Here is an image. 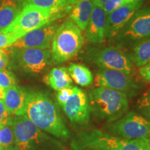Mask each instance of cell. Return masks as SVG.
Returning a JSON list of instances; mask_svg holds the SVG:
<instances>
[{
    "label": "cell",
    "mask_w": 150,
    "mask_h": 150,
    "mask_svg": "<svg viewBox=\"0 0 150 150\" xmlns=\"http://www.w3.org/2000/svg\"><path fill=\"white\" fill-rule=\"evenodd\" d=\"M24 115L41 130L60 140H68L67 128L57 104L45 93L27 91Z\"/></svg>",
    "instance_id": "cell-1"
},
{
    "label": "cell",
    "mask_w": 150,
    "mask_h": 150,
    "mask_svg": "<svg viewBox=\"0 0 150 150\" xmlns=\"http://www.w3.org/2000/svg\"><path fill=\"white\" fill-rule=\"evenodd\" d=\"M72 150H148L149 138L126 140L99 129L79 131L71 141Z\"/></svg>",
    "instance_id": "cell-2"
},
{
    "label": "cell",
    "mask_w": 150,
    "mask_h": 150,
    "mask_svg": "<svg viewBox=\"0 0 150 150\" xmlns=\"http://www.w3.org/2000/svg\"><path fill=\"white\" fill-rule=\"evenodd\" d=\"M88 97L91 114L97 120L107 124L123 117L129 109L127 95L115 90L97 87Z\"/></svg>",
    "instance_id": "cell-3"
},
{
    "label": "cell",
    "mask_w": 150,
    "mask_h": 150,
    "mask_svg": "<svg viewBox=\"0 0 150 150\" xmlns=\"http://www.w3.org/2000/svg\"><path fill=\"white\" fill-rule=\"evenodd\" d=\"M12 126L19 150H67L59 140L38 128L25 115L13 117Z\"/></svg>",
    "instance_id": "cell-4"
},
{
    "label": "cell",
    "mask_w": 150,
    "mask_h": 150,
    "mask_svg": "<svg viewBox=\"0 0 150 150\" xmlns=\"http://www.w3.org/2000/svg\"><path fill=\"white\" fill-rule=\"evenodd\" d=\"M81 30L70 18L63 22L56 29L52 42V61L60 64L72 59L83 46Z\"/></svg>",
    "instance_id": "cell-5"
},
{
    "label": "cell",
    "mask_w": 150,
    "mask_h": 150,
    "mask_svg": "<svg viewBox=\"0 0 150 150\" xmlns=\"http://www.w3.org/2000/svg\"><path fill=\"white\" fill-rule=\"evenodd\" d=\"M67 13L69 11L66 10H50L26 6L22 8L14 22L2 31L10 34L16 41L33 29L59 20Z\"/></svg>",
    "instance_id": "cell-6"
},
{
    "label": "cell",
    "mask_w": 150,
    "mask_h": 150,
    "mask_svg": "<svg viewBox=\"0 0 150 150\" xmlns=\"http://www.w3.org/2000/svg\"><path fill=\"white\" fill-rule=\"evenodd\" d=\"M8 48L11 66L20 67L24 72L30 74L42 73L52 60L50 49L16 48L12 47Z\"/></svg>",
    "instance_id": "cell-7"
},
{
    "label": "cell",
    "mask_w": 150,
    "mask_h": 150,
    "mask_svg": "<svg viewBox=\"0 0 150 150\" xmlns=\"http://www.w3.org/2000/svg\"><path fill=\"white\" fill-rule=\"evenodd\" d=\"M104 130L126 140L149 138L150 122L139 113L129 112L117 120L107 124Z\"/></svg>",
    "instance_id": "cell-8"
},
{
    "label": "cell",
    "mask_w": 150,
    "mask_h": 150,
    "mask_svg": "<svg viewBox=\"0 0 150 150\" xmlns=\"http://www.w3.org/2000/svg\"><path fill=\"white\" fill-rule=\"evenodd\" d=\"M95 83L97 87L106 88L134 97L139 91V86L128 75L121 71L110 69H99L96 73Z\"/></svg>",
    "instance_id": "cell-9"
},
{
    "label": "cell",
    "mask_w": 150,
    "mask_h": 150,
    "mask_svg": "<svg viewBox=\"0 0 150 150\" xmlns=\"http://www.w3.org/2000/svg\"><path fill=\"white\" fill-rule=\"evenodd\" d=\"M125 42H139L150 38V7L139 9L117 35Z\"/></svg>",
    "instance_id": "cell-10"
},
{
    "label": "cell",
    "mask_w": 150,
    "mask_h": 150,
    "mask_svg": "<svg viewBox=\"0 0 150 150\" xmlns=\"http://www.w3.org/2000/svg\"><path fill=\"white\" fill-rule=\"evenodd\" d=\"M61 106L72 124L83 126L88 123L91 117L88 97L83 90L75 86L72 95Z\"/></svg>",
    "instance_id": "cell-11"
},
{
    "label": "cell",
    "mask_w": 150,
    "mask_h": 150,
    "mask_svg": "<svg viewBox=\"0 0 150 150\" xmlns=\"http://www.w3.org/2000/svg\"><path fill=\"white\" fill-rule=\"evenodd\" d=\"M93 61L99 68L121 71L128 75L134 72V63L131 57L115 47H108L97 52Z\"/></svg>",
    "instance_id": "cell-12"
},
{
    "label": "cell",
    "mask_w": 150,
    "mask_h": 150,
    "mask_svg": "<svg viewBox=\"0 0 150 150\" xmlns=\"http://www.w3.org/2000/svg\"><path fill=\"white\" fill-rule=\"evenodd\" d=\"M50 22L33 29L18 38L11 47L16 48L50 49L52 39L59 24Z\"/></svg>",
    "instance_id": "cell-13"
},
{
    "label": "cell",
    "mask_w": 150,
    "mask_h": 150,
    "mask_svg": "<svg viewBox=\"0 0 150 150\" xmlns=\"http://www.w3.org/2000/svg\"><path fill=\"white\" fill-rule=\"evenodd\" d=\"M142 1L122 6L107 15L105 36L112 39L117 37L134 15L142 5Z\"/></svg>",
    "instance_id": "cell-14"
},
{
    "label": "cell",
    "mask_w": 150,
    "mask_h": 150,
    "mask_svg": "<svg viewBox=\"0 0 150 150\" xmlns=\"http://www.w3.org/2000/svg\"><path fill=\"white\" fill-rule=\"evenodd\" d=\"M106 17L107 15L104 8L94 4L93 12L86 30V38L90 42L99 44L106 38Z\"/></svg>",
    "instance_id": "cell-15"
},
{
    "label": "cell",
    "mask_w": 150,
    "mask_h": 150,
    "mask_svg": "<svg viewBox=\"0 0 150 150\" xmlns=\"http://www.w3.org/2000/svg\"><path fill=\"white\" fill-rule=\"evenodd\" d=\"M27 91L18 85L8 88L4 91L3 102L11 115H24L26 108Z\"/></svg>",
    "instance_id": "cell-16"
},
{
    "label": "cell",
    "mask_w": 150,
    "mask_h": 150,
    "mask_svg": "<svg viewBox=\"0 0 150 150\" xmlns=\"http://www.w3.org/2000/svg\"><path fill=\"white\" fill-rule=\"evenodd\" d=\"M93 0H76L72 4L70 19L81 30L86 31L93 8Z\"/></svg>",
    "instance_id": "cell-17"
},
{
    "label": "cell",
    "mask_w": 150,
    "mask_h": 150,
    "mask_svg": "<svg viewBox=\"0 0 150 150\" xmlns=\"http://www.w3.org/2000/svg\"><path fill=\"white\" fill-rule=\"evenodd\" d=\"M44 81L56 91L69 87L72 83V79L69 74L68 69L64 67H54L45 76Z\"/></svg>",
    "instance_id": "cell-18"
},
{
    "label": "cell",
    "mask_w": 150,
    "mask_h": 150,
    "mask_svg": "<svg viewBox=\"0 0 150 150\" xmlns=\"http://www.w3.org/2000/svg\"><path fill=\"white\" fill-rule=\"evenodd\" d=\"M21 10L16 0L0 1V31L7 29L14 22Z\"/></svg>",
    "instance_id": "cell-19"
},
{
    "label": "cell",
    "mask_w": 150,
    "mask_h": 150,
    "mask_svg": "<svg viewBox=\"0 0 150 150\" xmlns=\"http://www.w3.org/2000/svg\"><path fill=\"white\" fill-rule=\"evenodd\" d=\"M22 8L26 6H34L50 10H66L70 12L72 4L68 0H16Z\"/></svg>",
    "instance_id": "cell-20"
},
{
    "label": "cell",
    "mask_w": 150,
    "mask_h": 150,
    "mask_svg": "<svg viewBox=\"0 0 150 150\" xmlns=\"http://www.w3.org/2000/svg\"><path fill=\"white\" fill-rule=\"evenodd\" d=\"M67 69L72 81L78 85L86 87L93 82V74L85 65L77 63H71Z\"/></svg>",
    "instance_id": "cell-21"
},
{
    "label": "cell",
    "mask_w": 150,
    "mask_h": 150,
    "mask_svg": "<svg viewBox=\"0 0 150 150\" xmlns=\"http://www.w3.org/2000/svg\"><path fill=\"white\" fill-rule=\"evenodd\" d=\"M133 63L137 67H141L150 62V38L137 43L133 49L131 56Z\"/></svg>",
    "instance_id": "cell-22"
},
{
    "label": "cell",
    "mask_w": 150,
    "mask_h": 150,
    "mask_svg": "<svg viewBox=\"0 0 150 150\" xmlns=\"http://www.w3.org/2000/svg\"><path fill=\"white\" fill-rule=\"evenodd\" d=\"M0 145L1 148L15 145V136L12 125L0 126Z\"/></svg>",
    "instance_id": "cell-23"
},
{
    "label": "cell",
    "mask_w": 150,
    "mask_h": 150,
    "mask_svg": "<svg viewBox=\"0 0 150 150\" xmlns=\"http://www.w3.org/2000/svg\"><path fill=\"white\" fill-rule=\"evenodd\" d=\"M137 109L140 115L150 122V90L146 91L137 102Z\"/></svg>",
    "instance_id": "cell-24"
},
{
    "label": "cell",
    "mask_w": 150,
    "mask_h": 150,
    "mask_svg": "<svg viewBox=\"0 0 150 150\" xmlns=\"http://www.w3.org/2000/svg\"><path fill=\"white\" fill-rule=\"evenodd\" d=\"M15 85H17V79L13 73L6 69L0 70V88L4 91Z\"/></svg>",
    "instance_id": "cell-25"
},
{
    "label": "cell",
    "mask_w": 150,
    "mask_h": 150,
    "mask_svg": "<svg viewBox=\"0 0 150 150\" xmlns=\"http://www.w3.org/2000/svg\"><path fill=\"white\" fill-rule=\"evenodd\" d=\"M143 1V0H108L104 4L102 8L106 13V15L109 14L112 11L115 10L122 6L129 4L133 3L134 1Z\"/></svg>",
    "instance_id": "cell-26"
},
{
    "label": "cell",
    "mask_w": 150,
    "mask_h": 150,
    "mask_svg": "<svg viewBox=\"0 0 150 150\" xmlns=\"http://www.w3.org/2000/svg\"><path fill=\"white\" fill-rule=\"evenodd\" d=\"M13 117L9 113L2 99H0V126L12 125Z\"/></svg>",
    "instance_id": "cell-27"
},
{
    "label": "cell",
    "mask_w": 150,
    "mask_h": 150,
    "mask_svg": "<svg viewBox=\"0 0 150 150\" xmlns=\"http://www.w3.org/2000/svg\"><path fill=\"white\" fill-rule=\"evenodd\" d=\"M74 87L75 86H70L69 87L65 88L58 91L57 94H56V99H57L58 104L60 106L63 104L67 100V99L72 95L74 91Z\"/></svg>",
    "instance_id": "cell-28"
},
{
    "label": "cell",
    "mask_w": 150,
    "mask_h": 150,
    "mask_svg": "<svg viewBox=\"0 0 150 150\" xmlns=\"http://www.w3.org/2000/svg\"><path fill=\"white\" fill-rule=\"evenodd\" d=\"M15 40L8 33L0 31V49H4L11 47L13 44Z\"/></svg>",
    "instance_id": "cell-29"
},
{
    "label": "cell",
    "mask_w": 150,
    "mask_h": 150,
    "mask_svg": "<svg viewBox=\"0 0 150 150\" xmlns=\"http://www.w3.org/2000/svg\"><path fill=\"white\" fill-rule=\"evenodd\" d=\"M10 63L8 48L0 49V70L6 69Z\"/></svg>",
    "instance_id": "cell-30"
},
{
    "label": "cell",
    "mask_w": 150,
    "mask_h": 150,
    "mask_svg": "<svg viewBox=\"0 0 150 150\" xmlns=\"http://www.w3.org/2000/svg\"><path fill=\"white\" fill-rule=\"evenodd\" d=\"M139 73L146 81L150 83V62L139 69Z\"/></svg>",
    "instance_id": "cell-31"
},
{
    "label": "cell",
    "mask_w": 150,
    "mask_h": 150,
    "mask_svg": "<svg viewBox=\"0 0 150 150\" xmlns=\"http://www.w3.org/2000/svg\"><path fill=\"white\" fill-rule=\"evenodd\" d=\"M93 3L99 6H103L105 3L106 1H108V0H93Z\"/></svg>",
    "instance_id": "cell-32"
},
{
    "label": "cell",
    "mask_w": 150,
    "mask_h": 150,
    "mask_svg": "<svg viewBox=\"0 0 150 150\" xmlns=\"http://www.w3.org/2000/svg\"><path fill=\"white\" fill-rule=\"evenodd\" d=\"M0 150H19L17 147L16 146V145L13 146H10V147H4L1 148Z\"/></svg>",
    "instance_id": "cell-33"
},
{
    "label": "cell",
    "mask_w": 150,
    "mask_h": 150,
    "mask_svg": "<svg viewBox=\"0 0 150 150\" xmlns=\"http://www.w3.org/2000/svg\"><path fill=\"white\" fill-rule=\"evenodd\" d=\"M4 97V91L0 88V99H3Z\"/></svg>",
    "instance_id": "cell-34"
},
{
    "label": "cell",
    "mask_w": 150,
    "mask_h": 150,
    "mask_svg": "<svg viewBox=\"0 0 150 150\" xmlns=\"http://www.w3.org/2000/svg\"><path fill=\"white\" fill-rule=\"evenodd\" d=\"M79 150H95V149H79Z\"/></svg>",
    "instance_id": "cell-35"
},
{
    "label": "cell",
    "mask_w": 150,
    "mask_h": 150,
    "mask_svg": "<svg viewBox=\"0 0 150 150\" xmlns=\"http://www.w3.org/2000/svg\"><path fill=\"white\" fill-rule=\"evenodd\" d=\"M148 150H150V136H149V149Z\"/></svg>",
    "instance_id": "cell-36"
},
{
    "label": "cell",
    "mask_w": 150,
    "mask_h": 150,
    "mask_svg": "<svg viewBox=\"0 0 150 150\" xmlns=\"http://www.w3.org/2000/svg\"><path fill=\"white\" fill-rule=\"evenodd\" d=\"M1 149V145H0V149Z\"/></svg>",
    "instance_id": "cell-37"
},
{
    "label": "cell",
    "mask_w": 150,
    "mask_h": 150,
    "mask_svg": "<svg viewBox=\"0 0 150 150\" xmlns=\"http://www.w3.org/2000/svg\"><path fill=\"white\" fill-rule=\"evenodd\" d=\"M0 1H1V0H0Z\"/></svg>",
    "instance_id": "cell-38"
}]
</instances>
